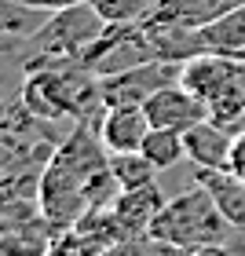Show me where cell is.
<instances>
[{
  "label": "cell",
  "mask_w": 245,
  "mask_h": 256,
  "mask_svg": "<svg viewBox=\"0 0 245 256\" xmlns=\"http://www.w3.org/2000/svg\"><path fill=\"white\" fill-rule=\"evenodd\" d=\"M102 139L96 128L80 124L74 136L52 154L40 176V208L52 224H77V212H88V190L99 172L110 168L102 158Z\"/></svg>",
  "instance_id": "6da1fadb"
},
{
  "label": "cell",
  "mask_w": 245,
  "mask_h": 256,
  "mask_svg": "<svg viewBox=\"0 0 245 256\" xmlns=\"http://www.w3.org/2000/svg\"><path fill=\"white\" fill-rule=\"evenodd\" d=\"M227 227L230 224L224 220V212H220L216 198L198 183V187L168 198V202L161 205V212L154 216V224H150L146 234L165 242V246H180L186 252H194L202 246H224Z\"/></svg>",
  "instance_id": "7a4b0ae2"
},
{
  "label": "cell",
  "mask_w": 245,
  "mask_h": 256,
  "mask_svg": "<svg viewBox=\"0 0 245 256\" xmlns=\"http://www.w3.org/2000/svg\"><path fill=\"white\" fill-rule=\"evenodd\" d=\"M106 26L110 22L99 15V8L92 4V0L88 4H70V8L52 11V15L30 33V44L37 52H44V55H70V59H80V55L106 33Z\"/></svg>",
  "instance_id": "3957f363"
},
{
  "label": "cell",
  "mask_w": 245,
  "mask_h": 256,
  "mask_svg": "<svg viewBox=\"0 0 245 256\" xmlns=\"http://www.w3.org/2000/svg\"><path fill=\"white\" fill-rule=\"evenodd\" d=\"M183 62H168V59H146L114 74H102L99 80V99L102 106H121V102H146L158 88L180 80Z\"/></svg>",
  "instance_id": "277c9868"
},
{
  "label": "cell",
  "mask_w": 245,
  "mask_h": 256,
  "mask_svg": "<svg viewBox=\"0 0 245 256\" xmlns=\"http://www.w3.org/2000/svg\"><path fill=\"white\" fill-rule=\"evenodd\" d=\"M146 118L154 128H172V132H186V128H194L198 121L212 118V110H208V102L190 92L183 84V80H172V84L158 88L154 96L143 102Z\"/></svg>",
  "instance_id": "5b68a950"
},
{
  "label": "cell",
  "mask_w": 245,
  "mask_h": 256,
  "mask_svg": "<svg viewBox=\"0 0 245 256\" xmlns=\"http://www.w3.org/2000/svg\"><path fill=\"white\" fill-rule=\"evenodd\" d=\"M150 118L143 102H121V106H102L96 118V132L110 154L121 150H143V139L150 136Z\"/></svg>",
  "instance_id": "8992f818"
},
{
  "label": "cell",
  "mask_w": 245,
  "mask_h": 256,
  "mask_svg": "<svg viewBox=\"0 0 245 256\" xmlns=\"http://www.w3.org/2000/svg\"><path fill=\"white\" fill-rule=\"evenodd\" d=\"M183 143H186V161L194 168H227L234 132L227 124H220L216 118H205L183 132Z\"/></svg>",
  "instance_id": "52a82bcc"
},
{
  "label": "cell",
  "mask_w": 245,
  "mask_h": 256,
  "mask_svg": "<svg viewBox=\"0 0 245 256\" xmlns=\"http://www.w3.org/2000/svg\"><path fill=\"white\" fill-rule=\"evenodd\" d=\"M165 202L168 198L161 194L158 183H146V187H136V190H121L118 198H114L110 212H114V220H118L124 238H139V234L150 230V224H154V216L161 212Z\"/></svg>",
  "instance_id": "ba28073f"
},
{
  "label": "cell",
  "mask_w": 245,
  "mask_h": 256,
  "mask_svg": "<svg viewBox=\"0 0 245 256\" xmlns=\"http://www.w3.org/2000/svg\"><path fill=\"white\" fill-rule=\"evenodd\" d=\"M198 183L216 198L230 230L245 234V180H238L230 168H198Z\"/></svg>",
  "instance_id": "9c48e42d"
},
{
  "label": "cell",
  "mask_w": 245,
  "mask_h": 256,
  "mask_svg": "<svg viewBox=\"0 0 245 256\" xmlns=\"http://www.w3.org/2000/svg\"><path fill=\"white\" fill-rule=\"evenodd\" d=\"M245 0H158V8L150 11L146 22H176V26H205V22H212L220 15H227V11L242 8Z\"/></svg>",
  "instance_id": "30bf717a"
},
{
  "label": "cell",
  "mask_w": 245,
  "mask_h": 256,
  "mask_svg": "<svg viewBox=\"0 0 245 256\" xmlns=\"http://www.w3.org/2000/svg\"><path fill=\"white\" fill-rule=\"evenodd\" d=\"M110 172L121 183V190H136V187H146V183H158L161 168L143 150H121V154H110Z\"/></svg>",
  "instance_id": "8fae6325"
},
{
  "label": "cell",
  "mask_w": 245,
  "mask_h": 256,
  "mask_svg": "<svg viewBox=\"0 0 245 256\" xmlns=\"http://www.w3.org/2000/svg\"><path fill=\"white\" fill-rule=\"evenodd\" d=\"M143 154L154 161L161 172L172 168V165H180V161L186 158L183 132H172V128H150V136L143 139Z\"/></svg>",
  "instance_id": "7c38bea8"
},
{
  "label": "cell",
  "mask_w": 245,
  "mask_h": 256,
  "mask_svg": "<svg viewBox=\"0 0 245 256\" xmlns=\"http://www.w3.org/2000/svg\"><path fill=\"white\" fill-rule=\"evenodd\" d=\"M99 8V15L110 22V26H136V22H146L150 11L158 8V0H92Z\"/></svg>",
  "instance_id": "4fadbf2b"
},
{
  "label": "cell",
  "mask_w": 245,
  "mask_h": 256,
  "mask_svg": "<svg viewBox=\"0 0 245 256\" xmlns=\"http://www.w3.org/2000/svg\"><path fill=\"white\" fill-rule=\"evenodd\" d=\"M33 11L22 0H0V37H22L33 33Z\"/></svg>",
  "instance_id": "5bb4252c"
},
{
  "label": "cell",
  "mask_w": 245,
  "mask_h": 256,
  "mask_svg": "<svg viewBox=\"0 0 245 256\" xmlns=\"http://www.w3.org/2000/svg\"><path fill=\"white\" fill-rule=\"evenodd\" d=\"M227 168L234 172L238 180H245V128L234 136V146H230V161H227Z\"/></svg>",
  "instance_id": "9a60e30c"
},
{
  "label": "cell",
  "mask_w": 245,
  "mask_h": 256,
  "mask_svg": "<svg viewBox=\"0 0 245 256\" xmlns=\"http://www.w3.org/2000/svg\"><path fill=\"white\" fill-rule=\"evenodd\" d=\"M22 4H30L37 11H59V8H70V4H88V0H22Z\"/></svg>",
  "instance_id": "2e32d148"
},
{
  "label": "cell",
  "mask_w": 245,
  "mask_h": 256,
  "mask_svg": "<svg viewBox=\"0 0 245 256\" xmlns=\"http://www.w3.org/2000/svg\"><path fill=\"white\" fill-rule=\"evenodd\" d=\"M190 256H234V252H227L224 246H202V249H194Z\"/></svg>",
  "instance_id": "e0dca14e"
},
{
  "label": "cell",
  "mask_w": 245,
  "mask_h": 256,
  "mask_svg": "<svg viewBox=\"0 0 245 256\" xmlns=\"http://www.w3.org/2000/svg\"><path fill=\"white\" fill-rule=\"evenodd\" d=\"M0 256H11V242H8V234H0Z\"/></svg>",
  "instance_id": "ac0fdd59"
}]
</instances>
